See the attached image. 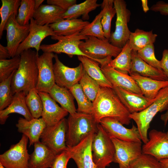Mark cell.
I'll return each instance as SVG.
<instances>
[{
    "mask_svg": "<svg viewBox=\"0 0 168 168\" xmlns=\"http://www.w3.org/2000/svg\"><path fill=\"white\" fill-rule=\"evenodd\" d=\"M114 0H104L100 4L102 13L101 22L105 37L109 40L111 34V23L116 14Z\"/></svg>",
    "mask_w": 168,
    "mask_h": 168,
    "instance_id": "obj_35",
    "label": "cell"
},
{
    "mask_svg": "<svg viewBox=\"0 0 168 168\" xmlns=\"http://www.w3.org/2000/svg\"><path fill=\"white\" fill-rule=\"evenodd\" d=\"M70 159V153L66 149L56 155L51 168H67L68 162Z\"/></svg>",
    "mask_w": 168,
    "mask_h": 168,
    "instance_id": "obj_45",
    "label": "cell"
},
{
    "mask_svg": "<svg viewBox=\"0 0 168 168\" xmlns=\"http://www.w3.org/2000/svg\"><path fill=\"white\" fill-rule=\"evenodd\" d=\"M148 141L142 146V153L159 161L168 158V138L166 133L155 129L149 133Z\"/></svg>",
    "mask_w": 168,
    "mask_h": 168,
    "instance_id": "obj_17",
    "label": "cell"
},
{
    "mask_svg": "<svg viewBox=\"0 0 168 168\" xmlns=\"http://www.w3.org/2000/svg\"><path fill=\"white\" fill-rule=\"evenodd\" d=\"M54 72L55 84L68 90L79 83L85 71L81 63L77 67L70 68L65 65L59 60L57 54H55Z\"/></svg>",
    "mask_w": 168,
    "mask_h": 168,
    "instance_id": "obj_13",
    "label": "cell"
},
{
    "mask_svg": "<svg viewBox=\"0 0 168 168\" xmlns=\"http://www.w3.org/2000/svg\"><path fill=\"white\" fill-rule=\"evenodd\" d=\"M79 33L68 36H52L51 39L57 40V42L51 44H42L40 49L43 52H52L56 54L63 53L71 58L77 55L85 56L91 59L79 47V44L82 40L86 39L88 36L81 35Z\"/></svg>",
    "mask_w": 168,
    "mask_h": 168,
    "instance_id": "obj_8",
    "label": "cell"
},
{
    "mask_svg": "<svg viewBox=\"0 0 168 168\" xmlns=\"http://www.w3.org/2000/svg\"><path fill=\"white\" fill-rule=\"evenodd\" d=\"M93 160L95 168H106L113 162L114 147L111 138L99 124L91 145Z\"/></svg>",
    "mask_w": 168,
    "mask_h": 168,
    "instance_id": "obj_6",
    "label": "cell"
},
{
    "mask_svg": "<svg viewBox=\"0 0 168 168\" xmlns=\"http://www.w3.org/2000/svg\"><path fill=\"white\" fill-rule=\"evenodd\" d=\"M113 89L130 114L143 110L151 104L154 100L115 86H113Z\"/></svg>",
    "mask_w": 168,
    "mask_h": 168,
    "instance_id": "obj_19",
    "label": "cell"
},
{
    "mask_svg": "<svg viewBox=\"0 0 168 168\" xmlns=\"http://www.w3.org/2000/svg\"><path fill=\"white\" fill-rule=\"evenodd\" d=\"M137 53L138 56L146 63L162 71L160 61L157 59L155 55L154 44L147 45L138 51Z\"/></svg>",
    "mask_w": 168,
    "mask_h": 168,
    "instance_id": "obj_44",
    "label": "cell"
},
{
    "mask_svg": "<svg viewBox=\"0 0 168 168\" xmlns=\"http://www.w3.org/2000/svg\"><path fill=\"white\" fill-rule=\"evenodd\" d=\"M21 61L20 55L6 59L0 60V82L8 78L18 68Z\"/></svg>",
    "mask_w": 168,
    "mask_h": 168,
    "instance_id": "obj_41",
    "label": "cell"
},
{
    "mask_svg": "<svg viewBox=\"0 0 168 168\" xmlns=\"http://www.w3.org/2000/svg\"><path fill=\"white\" fill-rule=\"evenodd\" d=\"M15 15L10 17L5 27L6 30L7 46L11 58L15 56L18 48L25 40L29 32V24L20 25L16 20Z\"/></svg>",
    "mask_w": 168,
    "mask_h": 168,
    "instance_id": "obj_16",
    "label": "cell"
},
{
    "mask_svg": "<svg viewBox=\"0 0 168 168\" xmlns=\"http://www.w3.org/2000/svg\"><path fill=\"white\" fill-rule=\"evenodd\" d=\"M54 56L53 53L44 52L37 57L38 77L35 89L38 92L49 93L55 84L53 62Z\"/></svg>",
    "mask_w": 168,
    "mask_h": 168,
    "instance_id": "obj_12",
    "label": "cell"
},
{
    "mask_svg": "<svg viewBox=\"0 0 168 168\" xmlns=\"http://www.w3.org/2000/svg\"><path fill=\"white\" fill-rule=\"evenodd\" d=\"M160 62L162 69L168 78V49L163 50Z\"/></svg>",
    "mask_w": 168,
    "mask_h": 168,
    "instance_id": "obj_48",
    "label": "cell"
},
{
    "mask_svg": "<svg viewBox=\"0 0 168 168\" xmlns=\"http://www.w3.org/2000/svg\"><path fill=\"white\" fill-rule=\"evenodd\" d=\"M100 124L111 138L127 142H142L138 128L134 125L130 128H127L119 121L111 118L102 119Z\"/></svg>",
    "mask_w": 168,
    "mask_h": 168,
    "instance_id": "obj_15",
    "label": "cell"
},
{
    "mask_svg": "<svg viewBox=\"0 0 168 168\" xmlns=\"http://www.w3.org/2000/svg\"><path fill=\"white\" fill-rule=\"evenodd\" d=\"M28 140V138L23 134L18 143L12 145L0 155V163L5 168H29L30 154L27 149Z\"/></svg>",
    "mask_w": 168,
    "mask_h": 168,
    "instance_id": "obj_9",
    "label": "cell"
},
{
    "mask_svg": "<svg viewBox=\"0 0 168 168\" xmlns=\"http://www.w3.org/2000/svg\"><path fill=\"white\" fill-rule=\"evenodd\" d=\"M129 74L137 84L142 94L149 99H154L161 89L168 86V81H158L134 72Z\"/></svg>",
    "mask_w": 168,
    "mask_h": 168,
    "instance_id": "obj_27",
    "label": "cell"
},
{
    "mask_svg": "<svg viewBox=\"0 0 168 168\" xmlns=\"http://www.w3.org/2000/svg\"><path fill=\"white\" fill-rule=\"evenodd\" d=\"M100 6L97 0H86L84 2L75 4L70 7L63 14L64 19H77L82 16L83 20L89 19V13Z\"/></svg>",
    "mask_w": 168,
    "mask_h": 168,
    "instance_id": "obj_32",
    "label": "cell"
},
{
    "mask_svg": "<svg viewBox=\"0 0 168 168\" xmlns=\"http://www.w3.org/2000/svg\"><path fill=\"white\" fill-rule=\"evenodd\" d=\"M79 47L83 53L100 65L110 63L112 57H116L122 49L113 45L107 39L102 40L91 36L82 40Z\"/></svg>",
    "mask_w": 168,
    "mask_h": 168,
    "instance_id": "obj_5",
    "label": "cell"
},
{
    "mask_svg": "<svg viewBox=\"0 0 168 168\" xmlns=\"http://www.w3.org/2000/svg\"><path fill=\"white\" fill-rule=\"evenodd\" d=\"M166 135L167 136V137L168 138V131L166 133Z\"/></svg>",
    "mask_w": 168,
    "mask_h": 168,
    "instance_id": "obj_55",
    "label": "cell"
},
{
    "mask_svg": "<svg viewBox=\"0 0 168 168\" xmlns=\"http://www.w3.org/2000/svg\"><path fill=\"white\" fill-rule=\"evenodd\" d=\"M128 168H162L159 160L149 155L142 153Z\"/></svg>",
    "mask_w": 168,
    "mask_h": 168,
    "instance_id": "obj_43",
    "label": "cell"
},
{
    "mask_svg": "<svg viewBox=\"0 0 168 168\" xmlns=\"http://www.w3.org/2000/svg\"><path fill=\"white\" fill-rule=\"evenodd\" d=\"M26 95L22 91L16 93L9 105L0 111V124H5L9 115L16 113L22 115L25 119L30 120L33 118L28 108L26 102Z\"/></svg>",
    "mask_w": 168,
    "mask_h": 168,
    "instance_id": "obj_25",
    "label": "cell"
},
{
    "mask_svg": "<svg viewBox=\"0 0 168 168\" xmlns=\"http://www.w3.org/2000/svg\"><path fill=\"white\" fill-rule=\"evenodd\" d=\"M76 0H47V3L48 4L54 5L62 9L65 11H67L70 7L76 4Z\"/></svg>",
    "mask_w": 168,
    "mask_h": 168,
    "instance_id": "obj_46",
    "label": "cell"
},
{
    "mask_svg": "<svg viewBox=\"0 0 168 168\" xmlns=\"http://www.w3.org/2000/svg\"><path fill=\"white\" fill-rule=\"evenodd\" d=\"M38 92L43 105L41 118L46 126H52L57 124L68 115V112L59 106L48 93Z\"/></svg>",
    "mask_w": 168,
    "mask_h": 168,
    "instance_id": "obj_20",
    "label": "cell"
},
{
    "mask_svg": "<svg viewBox=\"0 0 168 168\" xmlns=\"http://www.w3.org/2000/svg\"><path fill=\"white\" fill-rule=\"evenodd\" d=\"M34 145V151L30 154L29 168H51L56 155L40 141Z\"/></svg>",
    "mask_w": 168,
    "mask_h": 168,
    "instance_id": "obj_23",
    "label": "cell"
},
{
    "mask_svg": "<svg viewBox=\"0 0 168 168\" xmlns=\"http://www.w3.org/2000/svg\"><path fill=\"white\" fill-rule=\"evenodd\" d=\"M115 152L113 161L119 168H128L130 164L142 153V142H127L111 138Z\"/></svg>",
    "mask_w": 168,
    "mask_h": 168,
    "instance_id": "obj_11",
    "label": "cell"
},
{
    "mask_svg": "<svg viewBox=\"0 0 168 168\" xmlns=\"http://www.w3.org/2000/svg\"><path fill=\"white\" fill-rule=\"evenodd\" d=\"M114 4L116 15L115 29L109 41L114 46L122 49L128 40L131 32L128 25L131 12L124 0H114Z\"/></svg>",
    "mask_w": 168,
    "mask_h": 168,
    "instance_id": "obj_7",
    "label": "cell"
},
{
    "mask_svg": "<svg viewBox=\"0 0 168 168\" xmlns=\"http://www.w3.org/2000/svg\"><path fill=\"white\" fill-rule=\"evenodd\" d=\"M100 65L103 73L113 86L129 91L142 94L137 84L130 75L117 70L108 65L107 63Z\"/></svg>",
    "mask_w": 168,
    "mask_h": 168,
    "instance_id": "obj_21",
    "label": "cell"
},
{
    "mask_svg": "<svg viewBox=\"0 0 168 168\" xmlns=\"http://www.w3.org/2000/svg\"><path fill=\"white\" fill-rule=\"evenodd\" d=\"M35 11L37 10L40 7L42 4L44 0H35Z\"/></svg>",
    "mask_w": 168,
    "mask_h": 168,
    "instance_id": "obj_53",
    "label": "cell"
},
{
    "mask_svg": "<svg viewBox=\"0 0 168 168\" xmlns=\"http://www.w3.org/2000/svg\"><path fill=\"white\" fill-rule=\"evenodd\" d=\"M21 0H1L0 8L1 22L0 23V39H1L7 22L11 16L17 15Z\"/></svg>",
    "mask_w": 168,
    "mask_h": 168,
    "instance_id": "obj_34",
    "label": "cell"
},
{
    "mask_svg": "<svg viewBox=\"0 0 168 168\" xmlns=\"http://www.w3.org/2000/svg\"><path fill=\"white\" fill-rule=\"evenodd\" d=\"M0 168H5L1 163H0Z\"/></svg>",
    "mask_w": 168,
    "mask_h": 168,
    "instance_id": "obj_54",
    "label": "cell"
},
{
    "mask_svg": "<svg viewBox=\"0 0 168 168\" xmlns=\"http://www.w3.org/2000/svg\"><path fill=\"white\" fill-rule=\"evenodd\" d=\"M48 93L69 114H73L77 112L74 101V98L69 90L55 84Z\"/></svg>",
    "mask_w": 168,
    "mask_h": 168,
    "instance_id": "obj_29",
    "label": "cell"
},
{
    "mask_svg": "<svg viewBox=\"0 0 168 168\" xmlns=\"http://www.w3.org/2000/svg\"><path fill=\"white\" fill-rule=\"evenodd\" d=\"M29 26V33L18 47L16 56L20 55L24 51L31 48L35 49L36 51L39 53L43 40L48 36L55 35L49 25H39L33 18L30 21Z\"/></svg>",
    "mask_w": 168,
    "mask_h": 168,
    "instance_id": "obj_14",
    "label": "cell"
},
{
    "mask_svg": "<svg viewBox=\"0 0 168 168\" xmlns=\"http://www.w3.org/2000/svg\"><path fill=\"white\" fill-rule=\"evenodd\" d=\"M162 168H168V158L159 160Z\"/></svg>",
    "mask_w": 168,
    "mask_h": 168,
    "instance_id": "obj_52",
    "label": "cell"
},
{
    "mask_svg": "<svg viewBox=\"0 0 168 168\" xmlns=\"http://www.w3.org/2000/svg\"><path fill=\"white\" fill-rule=\"evenodd\" d=\"M28 108L33 118L41 117L43 105L42 100L35 88L30 90L26 96Z\"/></svg>",
    "mask_w": 168,
    "mask_h": 168,
    "instance_id": "obj_37",
    "label": "cell"
},
{
    "mask_svg": "<svg viewBox=\"0 0 168 168\" xmlns=\"http://www.w3.org/2000/svg\"><path fill=\"white\" fill-rule=\"evenodd\" d=\"M150 9L153 12H159L161 14L168 15V3L159 1L153 5Z\"/></svg>",
    "mask_w": 168,
    "mask_h": 168,
    "instance_id": "obj_47",
    "label": "cell"
},
{
    "mask_svg": "<svg viewBox=\"0 0 168 168\" xmlns=\"http://www.w3.org/2000/svg\"><path fill=\"white\" fill-rule=\"evenodd\" d=\"M142 6L143 10L145 13H147L150 9L148 6L147 0H142Z\"/></svg>",
    "mask_w": 168,
    "mask_h": 168,
    "instance_id": "obj_50",
    "label": "cell"
},
{
    "mask_svg": "<svg viewBox=\"0 0 168 168\" xmlns=\"http://www.w3.org/2000/svg\"><path fill=\"white\" fill-rule=\"evenodd\" d=\"M11 57L6 46L0 44V60L10 58Z\"/></svg>",
    "mask_w": 168,
    "mask_h": 168,
    "instance_id": "obj_49",
    "label": "cell"
},
{
    "mask_svg": "<svg viewBox=\"0 0 168 168\" xmlns=\"http://www.w3.org/2000/svg\"><path fill=\"white\" fill-rule=\"evenodd\" d=\"M65 12L54 5L42 4L35 11L33 18L39 25H49L63 19Z\"/></svg>",
    "mask_w": 168,
    "mask_h": 168,
    "instance_id": "obj_26",
    "label": "cell"
},
{
    "mask_svg": "<svg viewBox=\"0 0 168 168\" xmlns=\"http://www.w3.org/2000/svg\"><path fill=\"white\" fill-rule=\"evenodd\" d=\"M92 103L93 115L99 124L103 118H111L117 120L123 125L130 124V113L113 88L100 86Z\"/></svg>",
    "mask_w": 168,
    "mask_h": 168,
    "instance_id": "obj_1",
    "label": "cell"
},
{
    "mask_svg": "<svg viewBox=\"0 0 168 168\" xmlns=\"http://www.w3.org/2000/svg\"><path fill=\"white\" fill-rule=\"evenodd\" d=\"M76 99L77 104V112L93 115V103L83 91L80 85L78 83L69 90Z\"/></svg>",
    "mask_w": 168,
    "mask_h": 168,
    "instance_id": "obj_36",
    "label": "cell"
},
{
    "mask_svg": "<svg viewBox=\"0 0 168 168\" xmlns=\"http://www.w3.org/2000/svg\"><path fill=\"white\" fill-rule=\"evenodd\" d=\"M16 127L19 132L28 138L30 147L40 141L41 134L46 125L42 118H33L30 120H28L20 117L16 124Z\"/></svg>",
    "mask_w": 168,
    "mask_h": 168,
    "instance_id": "obj_22",
    "label": "cell"
},
{
    "mask_svg": "<svg viewBox=\"0 0 168 168\" xmlns=\"http://www.w3.org/2000/svg\"><path fill=\"white\" fill-rule=\"evenodd\" d=\"M157 36L152 30L146 31L137 29L134 32H131L128 42L131 49L137 52L147 45L153 44Z\"/></svg>",
    "mask_w": 168,
    "mask_h": 168,
    "instance_id": "obj_31",
    "label": "cell"
},
{
    "mask_svg": "<svg viewBox=\"0 0 168 168\" xmlns=\"http://www.w3.org/2000/svg\"><path fill=\"white\" fill-rule=\"evenodd\" d=\"M134 72L158 81H168V78L163 71L146 63L138 56L137 52L132 50L129 74Z\"/></svg>",
    "mask_w": 168,
    "mask_h": 168,
    "instance_id": "obj_24",
    "label": "cell"
},
{
    "mask_svg": "<svg viewBox=\"0 0 168 168\" xmlns=\"http://www.w3.org/2000/svg\"><path fill=\"white\" fill-rule=\"evenodd\" d=\"M168 109V86L161 89L152 103L143 110L130 114L131 119L137 125L142 142L144 144L148 140L147 132L150 124L156 114Z\"/></svg>",
    "mask_w": 168,
    "mask_h": 168,
    "instance_id": "obj_4",
    "label": "cell"
},
{
    "mask_svg": "<svg viewBox=\"0 0 168 168\" xmlns=\"http://www.w3.org/2000/svg\"><path fill=\"white\" fill-rule=\"evenodd\" d=\"M38 55L39 53L31 49L24 51L20 55L19 66L15 72L11 81L13 95L22 91L26 96L30 90L35 88L38 81L37 58Z\"/></svg>",
    "mask_w": 168,
    "mask_h": 168,
    "instance_id": "obj_2",
    "label": "cell"
},
{
    "mask_svg": "<svg viewBox=\"0 0 168 168\" xmlns=\"http://www.w3.org/2000/svg\"><path fill=\"white\" fill-rule=\"evenodd\" d=\"M101 18L102 13L100 11L93 20L80 32V34L86 36H94L102 40L106 39L104 36L101 22Z\"/></svg>",
    "mask_w": 168,
    "mask_h": 168,
    "instance_id": "obj_40",
    "label": "cell"
},
{
    "mask_svg": "<svg viewBox=\"0 0 168 168\" xmlns=\"http://www.w3.org/2000/svg\"><path fill=\"white\" fill-rule=\"evenodd\" d=\"M67 126V119L64 118L54 126H46L40 136L41 142L56 155L67 147L66 144Z\"/></svg>",
    "mask_w": 168,
    "mask_h": 168,
    "instance_id": "obj_10",
    "label": "cell"
},
{
    "mask_svg": "<svg viewBox=\"0 0 168 168\" xmlns=\"http://www.w3.org/2000/svg\"><path fill=\"white\" fill-rule=\"evenodd\" d=\"M15 71L8 78L0 82V111L8 107L13 100L11 84Z\"/></svg>",
    "mask_w": 168,
    "mask_h": 168,
    "instance_id": "obj_42",
    "label": "cell"
},
{
    "mask_svg": "<svg viewBox=\"0 0 168 168\" xmlns=\"http://www.w3.org/2000/svg\"><path fill=\"white\" fill-rule=\"evenodd\" d=\"M161 119L163 122L165 126H166L168 121V109L165 113L161 115Z\"/></svg>",
    "mask_w": 168,
    "mask_h": 168,
    "instance_id": "obj_51",
    "label": "cell"
},
{
    "mask_svg": "<svg viewBox=\"0 0 168 168\" xmlns=\"http://www.w3.org/2000/svg\"><path fill=\"white\" fill-rule=\"evenodd\" d=\"M67 123L66 144L69 147L77 145L90 134L96 133L99 124L92 114L77 112L69 114Z\"/></svg>",
    "mask_w": 168,
    "mask_h": 168,
    "instance_id": "obj_3",
    "label": "cell"
},
{
    "mask_svg": "<svg viewBox=\"0 0 168 168\" xmlns=\"http://www.w3.org/2000/svg\"><path fill=\"white\" fill-rule=\"evenodd\" d=\"M89 23L81 19H63L49 26L55 35L68 36L79 33Z\"/></svg>",
    "mask_w": 168,
    "mask_h": 168,
    "instance_id": "obj_28",
    "label": "cell"
},
{
    "mask_svg": "<svg viewBox=\"0 0 168 168\" xmlns=\"http://www.w3.org/2000/svg\"><path fill=\"white\" fill-rule=\"evenodd\" d=\"M35 0H21L16 17L17 22L22 26L30 24L35 11Z\"/></svg>",
    "mask_w": 168,
    "mask_h": 168,
    "instance_id": "obj_38",
    "label": "cell"
},
{
    "mask_svg": "<svg viewBox=\"0 0 168 168\" xmlns=\"http://www.w3.org/2000/svg\"><path fill=\"white\" fill-rule=\"evenodd\" d=\"M87 74L101 87L113 88V85L103 73L99 63L87 57L78 56Z\"/></svg>",
    "mask_w": 168,
    "mask_h": 168,
    "instance_id": "obj_30",
    "label": "cell"
},
{
    "mask_svg": "<svg viewBox=\"0 0 168 168\" xmlns=\"http://www.w3.org/2000/svg\"><path fill=\"white\" fill-rule=\"evenodd\" d=\"M79 83L87 96L93 102L98 94L100 86L87 74L85 70Z\"/></svg>",
    "mask_w": 168,
    "mask_h": 168,
    "instance_id": "obj_39",
    "label": "cell"
},
{
    "mask_svg": "<svg viewBox=\"0 0 168 168\" xmlns=\"http://www.w3.org/2000/svg\"><path fill=\"white\" fill-rule=\"evenodd\" d=\"M95 133L89 135L78 144L66 149L70 153L71 159L78 168H95L91 150V145Z\"/></svg>",
    "mask_w": 168,
    "mask_h": 168,
    "instance_id": "obj_18",
    "label": "cell"
},
{
    "mask_svg": "<svg viewBox=\"0 0 168 168\" xmlns=\"http://www.w3.org/2000/svg\"><path fill=\"white\" fill-rule=\"evenodd\" d=\"M132 51L128 41L119 54L110 61L108 65L124 73L129 74Z\"/></svg>",
    "mask_w": 168,
    "mask_h": 168,
    "instance_id": "obj_33",
    "label": "cell"
}]
</instances>
